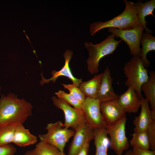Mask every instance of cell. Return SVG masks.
<instances>
[{
	"label": "cell",
	"mask_w": 155,
	"mask_h": 155,
	"mask_svg": "<svg viewBox=\"0 0 155 155\" xmlns=\"http://www.w3.org/2000/svg\"><path fill=\"white\" fill-rule=\"evenodd\" d=\"M0 127L23 124L32 115V104L14 93L0 94Z\"/></svg>",
	"instance_id": "6da1fadb"
},
{
	"label": "cell",
	"mask_w": 155,
	"mask_h": 155,
	"mask_svg": "<svg viewBox=\"0 0 155 155\" xmlns=\"http://www.w3.org/2000/svg\"><path fill=\"white\" fill-rule=\"evenodd\" d=\"M124 1L125 4V8L120 14L108 21L96 22L90 25L91 36L105 28H113L127 30L141 26L138 20L135 3L126 0Z\"/></svg>",
	"instance_id": "7a4b0ae2"
},
{
	"label": "cell",
	"mask_w": 155,
	"mask_h": 155,
	"mask_svg": "<svg viewBox=\"0 0 155 155\" xmlns=\"http://www.w3.org/2000/svg\"><path fill=\"white\" fill-rule=\"evenodd\" d=\"M112 34L101 42L94 44L91 42L84 44L88 52V57L86 61L88 71L91 74H95L99 71V62L104 57L111 54L116 50L121 40H117Z\"/></svg>",
	"instance_id": "3957f363"
},
{
	"label": "cell",
	"mask_w": 155,
	"mask_h": 155,
	"mask_svg": "<svg viewBox=\"0 0 155 155\" xmlns=\"http://www.w3.org/2000/svg\"><path fill=\"white\" fill-rule=\"evenodd\" d=\"M123 70L127 79L125 85L128 88H133L140 96H142L141 86L147 81L149 75L140 57L133 56L125 65Z\"/></svg>",
	"instance_id": "277c9868"
},
{
	"label": "cell",
	"mask_w": 155,
	"mask_h": 155,
	"mask_svg": "<svg viewBox=\"0 0 155 155\" xmlns=\"http://www.w3.org/2000/svg\"><path fill=\"white\" fill-rule=\"evenodd\" d=\"M45 129L47 131L46 133L38 135L40 141L53 145L64 153L66 144L74 135L75 131L64 127L62 122L60 121L47 123Z\"/></svg>",
	"instance_id": "5b68a950"
},
{
	"label": "cell",
	"mask_w": 155,
	"mask_h": 155,
	"mask_svg": "<svg viewBox=\"0 0 155 155\" xmlns=\"http://www.w3.org/2000/svg\"><path fill=\"white\" fill-rule=\"evenodd\" d=\"M127 120L126 115L113 125H108L104 123L110 137L109 146L117 155H122L123 151L127 150L130 146L125 131Z\"/></svg>",
	"instance_id": "8992f818"
},
{
	"label": "cell",
	"mask_w": 155,
	"mask_h": 155,
	"mask_svg": "<svg viewBox=\"0 0 155 155\" xmlns=\"http://www.w3.org/2000/svg\"><path fill=\"white\" fill-rule=\"evenodd\" d=\"M108 32L117 38H121L128 45L131 55L133 56L140 57V40L144 30L141 26L127 30L118 29L113 28H108Z\"/></svg>",
	"instance_id": "52a82bcc"
},
{
	"label": "cell",
	"mask_w": 155,
	"mask_h": 155,
	"mask_svg": "<svg viewBox=\"0 0 155 155\" xmlns=\"http://www.w3.org/2000/svg\"><path fill=\"white\" fill-rule=\"evenodd\" d=\"M54 105L58 108L62 110L65 116V122L63 124L64 127L71 128L74 130L80 125L85 122L83 112L71 107L63 100L56 96L51 97Z\"/></svg>",
	"instance_id": "ba28073f"
},
{
	"label": "cell",
	"mask_w": 155,
	"mask_h": 155,
	"mask_svg": "<svg viewBox=\"0 0 155 155\" xmlns=\"http://www.w3.org/2000/svg\"><path fill=\"white\" fill-rule=\"evenodd\" d=\"M100 102L97 98H86L82 104V110L87 125L94 129L100 128L104 125V121L101 113Z\"/></svg>",
	"instance_id": "9c48e42d"
},
{
	"label": "cell",
	"mask_w": 155,
	"mask_h": 155,
	"mask_svg": "<svg viewBox=\"0 0 155 155\" xmlns=\"http://www.w3.org/2000/svg\"><path fill=\"white\" fill-rule=\"evenodd\" d=\"M94 129L89 127L85 122L74 130L73 138L67 155H76L86 142L93 139Z\"/></svg>",
	"instance_id": "30bf717a"
},
{
	"label": "cell",
	"mask_w": 155,
	"mask_h": 155,
	"mask_svg": "<svg viewBox=\"0 0 155 155\" xmlns=\"http://www.w3.org/2000/svg\"><path fill=\"white\" fill-rule=\"evenodd\" d=\"M73 55V52L69 50H66L63 54L65 60L64 65L59 71L53 70L51 72L52 76L49 78L46 79L43 75L42 73L40 74L41 79L40 82L41 85L44 84H48L50 81L55 83L58 78L61 76H64L68 78L71 80L73 84L79 87L82 82V79H78L75 77L72 74L69 66V62Z\"/></svg>",
	"instance_id": "8fae6325"
},
{
	"label": "cell",
	"mask_w": 155,
	"mask_h": 155,
	"mask_svg": "<svg viewBox=\"0 0 155 155\" xmlns=\"http://www.w3.org/2000/svg\"><path fill=\"white\" fill-rule=\"evenodd\" d=\"M100 107L105 123L112 125L126 115L117 100L100 102Z\"/></svg>",
	"instance_id": "7c38bea8"
},
{
	"label": "cell",
	"mask_w": 155,
	"mask_h": 155,
	"mask_svg": "<svg viewBox=\"0 0 155 155\" xmlns=\"http://www.w3.org/2000/svg\"><path fill=\"white\" fill-rule=\"evenodd\" d=\"M142 96H140L132 87H128L127 90L119 95L118 102L124 112L136 113L141 106Z\"/></svg>",
	"instance_id": "4fadbf2b"
},
{
	"label": "cell",
	"mask_w": 155,
	"mask_h": 155,
	"mask_svg": "<svg viewBox=\"0 0 155 155\" xmlns=\"http://www.w3.org/2000/svg\"><path fill=\"white\" fill-rule=\"evenodd\" d=\"M102 73L97 98L100 102L118 100L119 95L113 90L112 86L113 79L108 67H106Z\"/></svg>",
	"instance_id": "5bb4252c"
},
{
	"label": "cell",
	"mask_w": 155,
	"mask_h": 155,
	"mask_svg": "<svg viewBox=\"0 0 155 155\" xmlns=\"http://www.w3.org/2000/svg\"><path fill=\"white\" fill-rule=\"evenodd\" d=\"M140 114L135 117L133 121L134 126V132L146 131L152 119L151 112L149 108V102L146 98L142 97Z\"/></svg>",
	"instance_id": "9a60e30c"
},
{
	"label": "cell",
	"mask_w": 155,
	"mask_h": 155,
	"mask_svg": "<svg viewBox=\"0 0 155 155\" xmlns=\"http://www.w3.org/2000/svg\"><path fill=\"white\" fill-rule=\"evenodd\" d=\"M37 142V137L32 134L23 124L17 125L14 133L12 143L22 147L33 145Z\"/></svg>",
	"instance_id": "2e32d148"
},
{
	"label": "cell",
	"mask_w": 155,
	"mask_h": 155,
	"mask_svg": "<svg viewBox=\"0 0 155 155\" xmlns=\"http://www.w3.org/2000/svg\"><path fill=\"white\" fill-rule=\"evenodd\" d=\"M105 125L94 129V144L96 151L94 155H108L107 151L110 146V140Z\"/></svg>",
	"instance_id": "e0dca14e"
},
{
	"label": "cell",
	"mask_w": 155,
	"mask_h": 155,
	"mask_svg": "<svg viewBox=\"0 0 155 155\" xmlns=\"http://www.w3.org/2000/svg\"><path fill=\"white\" fill-rule=\"evenodd\" d=\"M141 90L144 92L146 98L150 104L152 118L155 119V72L154 71L149 72L148 78L141 86Z\"/></svg>",
	"instance_id": "ac0fdd59"
},
{
	"label": "cell",
	"mask_w": 155,
	"mask_h": 155,
	"mask_svg": "<svg viewBox=\"0 0 155 155\" xmlns=\"http://www.w3.org/2000/svg\"><path fill=\"white\" fill-rule=\"evenodd\" d=\"M138 21L141 26H143L146 32L152 33V31L146 26L147 23L145 21V17L151 15L154 17L153 11L155 8V0H150L145 3L138 1L135 3Z\"/></svg>",
	"instance_id": "d6986e66"
},
{
	"label": "cell",
	"mask_w": 155,
	"mask_h": 155,
	"mask_svg": "<svg viewBox=\"0 0 155 155\" xmlns=\"http://www.w3.org/2000/svg\"><path fill=\"white\" fill-rule=\"evenodd\" d=\"M140 44L142 45L140 58L144 67H148L150 65V63L147 59V55L149 52L155 50V37L151 33L143 32Z\"/></svg>",
	"instance_id": "ffe728a7"
},
{
	"label": "cell",
	"mask_w": 155,
	"mask_h": 155,
	"mask_svg": "<svg viewBox=\"0 0 155 155\" xmlns=\"http://www.w3.org/2000/svg\"><path fill=\"white\" fill-rule=\"evenodd\" d=\"M102 73L94 75L90 80L83 82L79 88L86 98L96 99L101 83Z\"/></svg>",
	"instance_id": "44dd1931"
},
{
	"label": "cell",
	"mask_w": 155,
	"mask_h": 155,
	"mask_svg": "<svg viewBox=\"0 0 155 155\" xmlns=\"http://www.w3.org/2000/svg\"><path fill=\"white\" fill-rule=\"evenodd\" d=\"M129 145L144 150H150V145L146 131L134 132Z\"/></svg>",
	"instance_id": "7402d4cb"
},
{
	"label": "cell",
	"mask_w": 155,
	"mask_h": 155,
	"mask_svg": "<svg viewBox=\"0 0 155 155\" xmlns=\"http://www.w3.org/2000/svg\"><path fill=\"white\" fill-rule=\"evenodd\" d=\"M32 150L38 155H66L56 147L40 141L36 145Z\"/></svg>",
	"instance_id": "603a6c76"
},
{
	"label": "cell",
	"mask_w": 155,
	"mask_h": 155,
	"mask_svg": "<svg viewBox=\"0 0 155 155\" xmlns=\"http://www.w3.org/2000/svg\"><path fill=\"white\" fill-rule=\"evenodd\" d=\"M17 125H7L0 127V146L12 143Z\"/></svg>",
	"instance_id": "cb8c5ba5"
},
{
	"label": "cell",
	"mask_w": 155,
	"mask_h": 155,
	"mask_svg": "<svg viewBox=\"0 0 155 155\" xmlns=\"http://www.w3.org/2000/svg\"><path fill=\"white\" fill-rule=\"evenodd\" d=\"M55 94L57 97L63 100L69 105L72 106L73 107L82 109V104L69 93H67L63 91L60 90L55 92Z\"/></svg>",
	"instance_id": "d4e9b609"
},
{
	"label": "cell",
	"mask_w": 155,
	"mask_h": 155,
	"mask_svg": "<svg viewBox=\"0 0 155 155\" xmlns=\"http://www.w3.org/2000/svg\"><path fill=\"white\" fill-rule=\"evenodd\" d=\"M63 87L68 90L69 93L76 98L81 103L84 102L86 97L79 87L72 84H62Z\"/></svg>",
	"instance_id": "484cf974"
},
{
	"label": "cell",
	"mask_w": 155,
	"mask_h": 155,
	"mask_svg": "<svg viewBox=\"0 0 155 155\" xmlns=\"http://www.w3.org/2000/svg\"><path fill=\"white\" fill-rule=\"evenodd\" d=\"M146 132L149 141L151 150H155V119H152Z\"/></svg>",
	"instance_id": "4316f807"
},
{
	"label": "cell",
	"mask_w": 155,
	"mask_h": 155,
	"mask_svg": "<svg viewBox=\"0 0 155 155\" xmlns=\"http://www.w3.org/2000/svg\"><path fill=\"white\" fill-rule=\"evenodd\" d=\"M16 148L14 145L9 144L0 146V155H14Z\"/></svg>",
	"instance_id": "83f0119b"
},
{
	"label": "cell",
	"mask_w": 155,
	"mask_h": 155,
	"mask_svg": "<svg viewBox=\"0 0 155 155\" xmlns=\"http://www.w3.org/2000/svg\"><path fill=\"white\" fill-rule=\"evenodd\" d=\"M132 150L133 155H155V150L142 149L133 146Z\"/></svg>",
	"instance_id": "f1b7e54d"
},
{
	"label": "cell",
	"mask_w": 155,
	"mask_h": 155,
	"mask_svg": "<svg viewBox=\"0 0 155 155\" xmlns=\"http://www.w3.org/2000/svg\"><path fill=\"white\" fill-rule=\"evenodd\" d=\"M91 141L87 142L76 155H88L89 147V144Z\"/></svg>",
	"instance_id": "f546056e"
},
{
	"label": "cell",
	"mask_w": 155,
	"mask_h": 155,
	"mask_svg": "<svg viewBox=\"0 0 155 155\" xmlns=\"http://www.w3.org/2000/svg\"><path fill=\"white\" fill-rule=\"evenodd\" d=\"M23 155H38L35 153L32 150H29L26 151Z\"/></svg>",
	"instance_id": "4dcf8cb0"
},
{
	"label": "cell",
	"mask_w": 155,
	"mask_h": 155,
	"mask_svg": "<svg viewBox=\"0 0 155 155\" xmlns=\"http://www.w3.org/2000/svg\"><path fill=\"white\" fill-rule=\"evenodd\" d=\"M124 155H133L131 150H129L126 152Z\"/></svg>",
	"instance_id": "1f68e13d"
},
{
	"label": "cell",
	"mask_w": 155,
	"mask_h": 155,
	"mask_svg": "<svg viewBox=\"0 0 155 155\" xmlns=\"http://www.w3.org/2000/svg\"><path fill=\"white\" fill-rule=\"evenodd\" d=\"M23 32H24L25 33V34L26 35V37L27 39H28V40L30 42V43L31 45V46H32V48L33 49L32 45V44H31V42L30 40V39H29V37H28V36L26 34V33L25 32V30H23Z\"/></svg>",
	"instance_id": "d6a6232c"
},
{
	"label": "cell",
	"mask_w": 155,
	"mask_h": 155,
	"mask_svg": "<svg viewBox=\"0 0 155 155\" xmlns=\"http://www.w3.org/2000/svg\"><path fill=\"white\" fill-rule=\"evenodd\" d=\"M33 53L35 54V55H36V56L37 57V55H36V51L34 50L33 51Z\"/></svg>",
	"instance_id": "836d02e7"
},
{
	"label": "cell",
	"mask_w": 155,
	"mask_h": 155,
	"mask_svg": "<svg viewBox=\"0 0 155 155\" xmlns=\"http://www.w3.org/2000/svg\"><path fill=\"white\" fill-rule=\"evenodd\" d=\"M1 86L0 85V95L1 94Z\"/></svg>",
	"instance_id": "e575fe53"
}]
</instances>
